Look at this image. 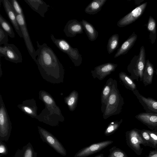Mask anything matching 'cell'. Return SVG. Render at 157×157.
<instances>
[{"instance_id":"cell-7","label":"cell","mask_w":157,"mask_h":157,"mask_svg":"<svg viewBox=\"0 0 157 157\" xmlns=\"http://www.w3.org/2000/svg\"><path fill=\"white\" fill-rule=\"evenodd\" d=\"M38 131L42 140L47 144L57 153L63 156L67 155L66 151L59 141L51 133L45 129L37 127Z\"/></svg>"},{"instance_id":"cell-9","label":"cell","mask_w":157,"mask_h":157,"mask_svg":"<svg viewBox=\"0 0 157 157\" xmlns=\"http://www.w3.org/2000/svg\"><path fill=\"white\" fill-rule=\"evenodd\" d=\"M0 56L6 60L17 63H22V55L18 48L13 44H7L0 46Z\"/></svg>"},{"instance_id":"cell-2","label":"cell","mask_w":157,"mask_h":157,"mask_svg":"<svg viewBox=\"0 0 157 157\" xmlns=\"http://www.w3.org/2000/svg\"><path fill=\"white\" fill-rule=\"evenodd\" d=\"M39 95V99L44 104L45 108L36 119L40 122L52 126H56L60 122H63L64 117L52 95L44 90H40Z\"/></svg>"},{"instance_id":"cell-19","label":"cell","mask_w":157,"mask_h":157,"mask_svg":"<svg viewBox=\"0 0 157 157\" xmlns=\"http://www.w3.org/2000/svg\"><path fill=\"white\" fill-rule=\"evenodd\" d=\"M137 38V35L133 32L129 37L121 44L114 56L117 58L121 55L127 54L132 47Z\"/></svg>"},{"instance_id":"cell-1","label":"cell","mask_w":157,"mask_h":157,"mask_svg":"<svg viewBox=\"0 0 157 157\" xmlns=\"http://www.w3.org/2000/svg\"><path fill=\"white\" fill-rule=\"evenodd\" d=\"M37 49L36 63L42 78L48 82L59 84L63 82L64 69L52 49L45 43L36 41Z\"/></svg>"},{"instance_id":"cell-36","label":"cell","mask_w":157,"mask_h":157,"mask_svg":"<svg viewBox=\"0 0 157 157\" xmlns=\"http://www.w3.org/2000/svg\"><path fill=\"white\" fill-rule=\"evenodd\" d=\"M94 157H105L103 154H100L97 155L95 156Z\"/></svg>"},{"instance_id":"cell-11","label":"cell","mask_w":157,"mask_h":157,"mask_svg":"<svg viewBox=\"0 0 157 157\" xmlns=\"http://www.w3.org/2000/svg\"><path fill=\"white\" fill-rule=\"evenodd\" d=\"M113 142L111 140H107L92 144L79 150L74 157H86L101 151Z\"/></svg>"},{"instance_id":"cell-10","label":"cell","mask_w":157,"mask_h":157,"mask_svg":"<svg viewBox=\"0 0 157 157\" xmlns=\"http://www.w3.org/2000/svg\"><path fill=\"white\" fill-rule=\"evenodd\" d=\"M147 2L143 3L136 7L130 12L120 19L117 25L120 27H123L135 22L143 14L147 5Z\"/></svg>"},{"instance_id":"cell-13","label":"cell","mask_w":157,"mask_h":157,"mask_svg":"<svg viewBox=\"0 0 157 157\" xmlns=\"http://www.w3.org/2000/svg\"><path fill=\"white\" fill-rule=\"evenodd\" d=\"M132 92L146 112L157 114V101L152 98L143 96L137 89Z\"/></svg>"},{"instance_id":"cell-37","label":"cell","mask_w":157,"mask_h":157,"mask_svg":"<svg viewBox=\"0 0 157 157\" xmlns=\"http://www.w3.org/2000/svg\"><path fill=\"white\" fill-rule=\"evenodd\" d=\"M37 153L36 152H34L33 157H37Z\"/></svg>"},{"instance_id":"cell-39","label":"cell","mask_w":157,"mask_h":157,"mask_svg":"<svg viewBox=\"0 0 157 157\" xmlns=\"http://www.w3.org/2000/svg\"><path fill=\"white\" fill-rule=\"evenodd\" d=\"M151 157H157V154L153 155Z\"/></svg>"},{"instance_id":"cell-25","label":"cell","mask_w":157,"mask_h":157,"mask_svg":"<svg viewBox=\"0 0 157 157\" xmlns=\"http://www.w3.org/2000/svg\"><path fill=\"white\" fill-rule=\"evenodd\" d=\"M119 78L125 87L132 92L137 89L136 84L131 78L125 72L121 71L119 74Z\"/></svg>"},{"instance_id":"cell-16","label":"cell","mask_w":157,"mask_h":157,"mask_svg":"<svg viewBox=\"0 0 157 157\" xmlns=\"http://www.w3.org/2000/svg\"><path fill=\"white\" fill-rule=\"evenodd\" d=\"M17 107L24 113L32 118L36 119L38 116V108L34 98L24 100L21 104L18 105Z\"/></svg>"},{"instance_id":"cell-38","label":"cell","mask_w":157,"mask_h":157,"mask_svg":"<svg viewBox=\"0 0 157 157\" xmlns=\"http://www.w3.org/2000/svg\"><path fill=\"white\" fill-rule=\"evenodd\" d=\"M2 74V69H1V63H0V77H1Z\"/></svg>"},{"instance_id":"cell-32","label":"cell","mask_w":157,"mask_h":157,"mask_svg":"<svg viewBox=\"0 0 157 157\" xmlns=\"http://www.w3.org/2000/svg\"><path fill=\"white\" fill-rule=\"evenodd\" d=\"M16 13L18 15L24 14L22 9L18 2L16 0H9Z\"/></svg>"},{"instance_id":"cell-3","label":"cell","mask_w":157,"mask_h":157,"mask_svg":"<svg viewBox=\"0 0 157 157\" xmlns=\"http://www.w3.org/2000/svg\"><path fill=\"white\" fill-rule=\"evenodd\" d=\"M124 104L123 98L118 89L117 82L114 79L112 90L103 113V118L106 119L111 116L120 114Z\"/></svg>"},{"instance_id":"cell-28","label":"cell","mask_w":157,"mask_h":157,"mask_svg":"<svg viewBox=\"0 0 157 157\" xmlns=\"http://www.w3.org/2000/svg\"><path fill=\"white\" fill-rule=\"evenodd\" d=\"M119 35L117 34L113 35L109 39L107 48L109 54L113 52L118 47Z\"/></svg>"},{"instance_id":"cell-26","label":"cell","mask_w":157,"mask_h":157,"mask_svg":"<svg viewBox=\"0 0 157 157\" xmlns=\"http://www.w3.org/2000/svg\"><path fill=\"white\" fill-rule=\"evenodd\" d=\"M34 152L32 144L29 142L21 149L17 151L13 157H33Z\"/></svg>"},{"instance_id":"cell-31","label":"cell","mask_w":157,"mask_h":157,"mask_svg":"<svg viewBox=\"0 0 157 157\" xmlns=\"http://www.w3.org/2000/svg\"><path fill=\"white\" fill-rule=\"evenodd\" d=\"M108 157H127L124 152L115 146L113 147L109 150Z\"/></svg>"},{"instance_id":"cell-14","label":"cell","mask_w":157,"mask_h":157,"mask_svg":"<svg viewBox=\"0 0 157 157\" xmlns=\"http://www.w3.org/2000/svg\"><path fill=\"white\" fill-rule=\"evenodd\" d=\"M83 26L80 22L76 19H72L67 22L63 31L67 36L72 37L77 34L83 33Z\"/></svg>"},{"instance_id":"cell-35","label":"cell","mask_w":157,"mask_h":157,"mask_svg":"<svg viewBox=\"0 0 157 157\" xmlns=\"http://www.w3.org/2000/svg\"><path fill=\"white\" fill-rule=\"evenodd\" d=\"M141 133L143 138L146 140H148L150 139V137L148 131L144 130L141 131Z\"/></svg>"},{"instance_id":"cell-27","label":"cell","mask_w":157,"mask_h":157,"mask_svg":"<svg viewBox=\"0 0 157 157\" xmlns=\"http://www.w3.org/2000/svg\"><path fill=\"white\" fill-rule=\"evenodd\" d=\"M147 28L150 32L149 37L151 43L154 44L156 37V22L155 19L150 16L147 23Z\"/></svg>"},{"instance_id":"cell-33","label":"cell","mask_w":157,"mask_h":157,"mask_svg":"<svg viewBox=\"0 0 157 157\" xmlns=\"http://www.w3.org/2000/svg\"><path fill=\"white\" fill-rule=\"evenodd\" d=\"M7 33L0 27V44H8V41Z\"/></svg>"},{"instance_id":"cell-30","label":"cell","mask_w":157,"mask_h":157,"mask_svg":"<svg viewBox=\"0 0 157 157\" xmlns=\"http://www.w3.org/2000/svg\"><path fill=\"white\" fill-rule=\"evenodd\" d=\"M122 121L123 119H121L119 121L111 122L106 128L104 134L106 136H109L114 133L118 128Z\"/></svg>"},{"instance_id":"cell-15","label":"cell","mask_w":157,"mask_h":157,"mask_svg":"<svg viewBox=\"0 0 157 157\" xmlns=\"http://www.w3.org/2000/svg\"><path fill=\"white\" fill-rule=\"evenodd\" d=\"M3 5L6 13L15 31L21 38L23 37L22 33L17 23L16 14L9 0H2Z\"/></svg>"},{"instance_id":"cell-6","label":"cell","mask_w":157,"mask_h":157,"mask_svg":"<svg viewBox=\"0 0 157 157\" xmlns=\"http://www.w3.org/2000/svg\"><path fill=\"white\" fill-rule=\"evenodd\" d=\"M12 124L2 95H0V140L8 141L10 136Z\"/></svg>"},{"instance_id":"cell-5","label":"cell","mask_w":157,"mask_h":157,"mask_svg":"<svg viewBox=\"0 0 157 157\" xmlns=\"http://www.w3.org/2000/svg\"><path fill=\"white\" fill-rule=\"evenodd\" d=\"M50 37L53 42L63 52L68 55L75 66H79L82 63V58L78 49L72 47L65 40L56 38L52 34Z\"/></svg>"},{"instance_id":"cell-8","label":"cell","mask_w":157,"mask_h":157,"mask_svg":"<svg viewBox=\"0 0 157 157\" xmlns=\"http://www.w3.org/2000/svg\"><path fill=\"white\" fill-rule=\"evenodd\" d=\"M17 23L22 33L24 41L29 54L35 62L37 54L28 32L24 14H16Z\"/></svg>"},{"instance_id":"cell-24","label":"cell","mask_w":157,"mask_h":157,"mask_svg":"<svg viewBox=\"0 0 157 157\" xmlns=\"http://www.w3.org/2000/svg\"><path fill=\"white\" fill-rule=\"evenodd\" d=\"M78 98V93L75 90H73L68 96L64 98V102L67 105L70 111H73L75 109Z\"/></svg>"},{"instance_id":"cell-23","label":"cell","mask_w":157,"mask_h":157,"mask_svg":"<svg viewBox=\"0 0 157 157\" xmlns=\"http://www.w3.org/2000/svg\"><path fill=\"white\" fill-rule=\"evenodd\" d=\"M80 22L89 40L91 41L95 40L98 36V33L93 25L84 19Z\"/></svg>"},{"instance_id":"cell-22","label":"cell","mask_w":157,"mask_h":157,"mask_svg":"<svg viewBox=\"0 0 157 157\" xmlns=\"http://www.w3.org/2000/svg\"><path fill=\"white\" fill-rule=\"evenodd\" d=\"M107 0H93L85 9L86 13L90 15L97 13L101 9Z\"/></svg>"},{"instance_id":"cell-21","label":"cell","mask_w":157,"mask_h":157,"mask_svg":"<svg viewBox=\"0 0 157 157\" xmlns=\"http://www.w3.org/2000/svg\"><path fill=\"white\" fill-rule=\"evenodd\" d=\"M155 72L153 64L149 59L146 60L142 81L145 86L151 84L152 82L153 76Z\"/></svg>"},{"instance_id":"cell-34","label":"cell","mask_w":157,"mask_h":157,"mask_svg":"<svg viewBox=\"0 0 157 157\" xmlns=\"http://www.w3.org/2000/svg\"><path fill=\"white\" fill-rule=\"evenodd\" d=\"M8 153V149L6 144L2 141L0 140V156L6 155Z\"/></svg>"},{"instance_id":"cell-29","label":"cell","mask_w":157,"mask_h":157,"mask_svg":"<svg viewBox=\"0 0 157 157\" xmlns=\"http://www.w3.org/2000/svg\"><path fill=\"white\" fill-rule=\"evenodd\" d=\"M0 27L8 34V36L12 38L15 37V33L13 29L10 24L0 14Z\"/></svg>"},{"instance_id":"cell-17","label":"cell","mask_w":157,"mask_h":157,"mask_svg":"<svg viewBox=\"0 0 157 157\" xmlns=\"http://www.w3.org/2000/svg\"><path fill=\"white\" fill-rule=\"evenodd\" d=\"M135 117L151 129H157V114L141 113Z\"/></svg>"},{"instance_id":"cell-40","label":"cell","mask_w":157,"mask_h":157,"mask_svg":"<svg viewBox=\"0 0 157 157\" xmlns=\"http://www.w3.org/2000/svg\"><path fill=\"white\" fill-rule=\"evenodd\" d=\"M155 72L156 74L157 75V69H156L155 71Z\"/></svg>"},{"instance_id":"cell-12","label":"cell","mask_w":157,"mask_h":157,"mask_svg":"<svg viewBox=\"0 0 157 157\" xmlns=\"http://www.w3.org/2000/svg\"><path fill=\"white\" fill-rule=\"evenodd\" d=\"M117 66V64L111 63H103L96 67L91 73L94 78L102 80L114 71Z\"/></svg>"},{"instance_id":"cell-18","label":"cell","mask_w":157,"mask_h":157,"mask_svg":"<svg viewBox=\"0 0 157 157\" xmlns=\"http://www.w3.org/2000/svg\"><path fill=\"white\" fill-rule=\"evenodd\" d=\"M32 9L43 17L48 11L49 6L42 0H24Z\"/></svg>"},{"instance_id":"cell-20","label":"cell","mask_w":157,"mask_h":157,"mask_svg":"<svg viewBox=\"0 0 157 157\" xmlns=\"http://www.w3.org/2000/svg\"><path fill=\"white\" fill-rule=\"evenodd\" d=\"M113 79L110 78L107 81L104 86L101 95V109L103 113L105 109L109 96L110 94L113 83Z\"/></svg>"},{"instance_id":"cell-4","label":"cell","mask_w":157,"mask_h":157,"mask_svg":"<svg viewBox=\"0 0 157 157\" xmlns=\"http://www.w3.org/2000/svg\"><path fill=\"white\" fill-rule=\"evenodd\" d=\"M146 54L144 47L142 46L139 54L135 55L127 66V70L131 74L129 76L133 80L142 81L143 75L146 65Z\"/></svg>"}]
</instances>
